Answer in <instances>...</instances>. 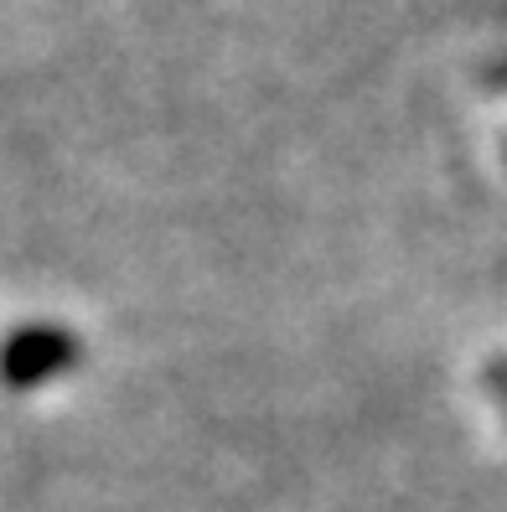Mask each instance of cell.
<instances>
[{"label": "cell", "mask_w": 507, "mask_h": 512, "mask_svg": "<svg viewBox=\"0 0 507 512\" xmlns=\"http://www.w3.org/2000/svg\"><path fill=\"white\" fill-rule=\"evenodd\" d=\"M78 337L68 326H47V321H32V326H16L0 337V383L6 388H42L52 378H63L78 368Z\"/></svg>", "instance_id": "1"}, {"label": "cell", "mask_w": 507, "mask_h": 512, "mask_svg": "<svg viewBox=\"0 0 507 512\" xmlns=\"http://www.w3.org/2000/svg\"><path fill=\"white\" fill-rule=\"evenodd\" d=\"M492 388H497V399H502V409H507V363L492 368Z\"/></svg>", "instance_id": "2"}]
</instances>
